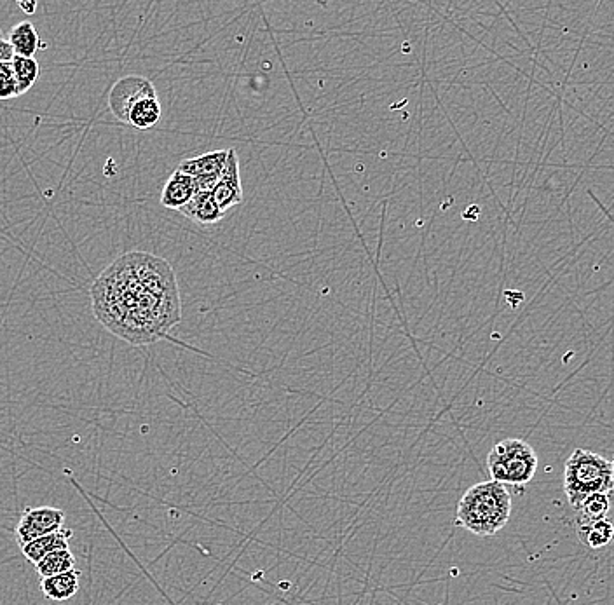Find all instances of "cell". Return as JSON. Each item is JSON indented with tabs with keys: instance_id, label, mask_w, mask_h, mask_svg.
Wrapping results in <instances>:
<instances>
[{
	"instance_id": "1",
	"label": "cell",
	"mask_w": 614,
	"mask_h": 605,
	"mask_svg": "<svg viewBox=\"0 0 614 605\" xmlns=\"http://www.w3.org/2000/svg\"><path fill=\"white\" fill-rule=\"evenodd\" d=\"M96 318L119 339L145 346L180 321V295L170 264L131 252L110 264L91 286Z\"/></svg>"
},
{
	"instance_id": "2",
	"label": "cell",
	"mask_w": 614,
	"mask_h": 605,
	"mask_svg": "<svg viewBox=\"0 0 614 605\" xmlns=\"http://www.w3.org/2000/svg\"><path fill=\"white\" fill-rule=\"evenodd\" d=\"M512 517V496L505 485L482 482L471 485L458 504V524L475 536L498 534Z\"/></svg>"
},
{
	"instance_id": "3",
	"label": "cell",
	"mask_w": 614,
	"mask_h": 605,
	"mask_svg": "<svg viewBox=\"0 0 614 605\" xmlns=\"http://www.w3.org/2000/svg\"><path fill=\"white\" fill-rule=\"evenodd\" d=\"M614 482L613 463L590 450L576 449L567 457L564 468V490L574 510L587 497L611 494Z\"/></svg>"
},
{
	"instance_id": "4",
	"label": "cell",
	"mask_w": 614,
	"mask_h": 605,
	"mask_svg": "<svg viewBox=\"0 0 614 605\" xmlns=\"http://www.w3.org/2000/svg\"><path fill=\"white\" fill-rule=\"evenodd\" d=\"M492 482L524 487L538 471V456L533 447L519 438L496 443L487 456Z\"/></svg>"
},
{
	"instance_id": "5",
	"label": "cell",
	"mask_w": 614,
	"mask_h": 605,
	"mask_svg": "<svg viewBox=\"0 0 614 605\" xmlns=\"http://www.w3.org/2000/svg\"><path fill=\"white\" fill-rule=\"evenodd\" d=\"M65 524V511L53 506L27 508L21 513L20 522L14 529V536L20 546L44 538L53 532L62 531Z\"/></svg>"
},
{
	"instance_id": "6",
	"label": "cell",
	"mask_w": 614,
	"mask_h": 605,
	"mask_svg": "<svg viewBox=\"0 0 614 605\" xmlns=\"http://www.w3.org/2000/svg\"><path fill=\"white\" fill-rule=\"evenodd\" d=\"M149 96H157L156 88L149 79L140 77V75H126L110 89V112L119 121L128 123V116H130L131 109L135 107V103L144 100V98H149Z\"/></svg>"
},
{
	"instance_id": "7",
	"label": "cell",
	"mask_w": 614,
	"mask_h": 605,
	"mask_svg": "<svg viewBox=\"0 0 614 605\" xmlns=\"http://www.w3.org/2000/svg\"><path fill=\"white\" fill-rule=\"evenodd\" d=\"M212 198L222 213H226L227 210H231L232 206L243 201L238 154L234 149L227 150L226 164L220 171L219 184L213 189Z\"/></svg>"
},
{
	"instance_id": "8",
	"label": "cell",
	"mask_w": 614,
	"mask_h": 605,
	"mask_svg": "<svg viewBox=\"0 0 614 605\" xmlns=\"http://www.w3.org/2000/svg\"><path fill=\"white\" fill-rule=\"evenodd\" d=\"M194 194H196L194 178L184 175L180 171H175L168 178V182L161 192V204L168 210H180L194 198Z\"/></svg>"
},
{
	"instance_id": "9",
	"label": "cell",
	"mask_w": 614,
	"mask_h": 605,
	"mask_svg": "<svg viewBox=\"0 0 614 605\" xmlns=\"http://www.w3.org/2000/svg\"><path fill=\"white\" fill-rule=\"evenodd\" d=\"M79 588H81V572L77 569L41 581V592L44 593V597L55 602L72 599L79 592Z\"/></svg>"
},
{
	"instance_id": "10",
	"label": "cell",
	"mask_w": 614,
	"mask_h": 605,
	"mask_svg": "<svg viewBox=\"0 0 614 605\" xmlns=\"http://www.w3.org/2000/svg\"><path fill=\"white\" fill-rule=\"evenodd\" d=\"M72 534H74V532L70 531V529H62V531L53 532V534H49V536H44V538L35 539V541L23 544V546H20L21 553L25 555L28 562H32V564L35 565L39 560H42V558L48 557L49 553H53V551L67 550Z\"/></svg>"
},
{
	"instance_id": "11",
	"label": "cell",
	"mask_w": 614,
	"mask_h": 605,
	"mask_svg": "<svg viewBox=\"0 0 614 605\" xmlns=\"http://www.w3.org/2000/svg\"><path fill=\"white\" fill-rule=\"evenodd\" d=\"M178 211L201 225L217 224L224 217V213L213 201L212 192H196L194 198Z\"/></svg>"
},
{
	"instance_id": "12",
	"label": "cell",
	"mask_w": 614,
	"mask_h": 605,
	"mask_svg": "<svg viewBox=\"0 0 614 605\" xmlns=\"http://www.w3.org/2000/svg\"><path fill=\"white\" fill-rule=\"evenodd\" d=\"M7 42L13 48L14 56H23V58H34L35 53L42 48L39 32L30 21H21L18 25H14L9 32Z\"/></svg>"
},
{
	"instance_id": "13",
	"label": "cell",
	"mask_w": 614,
	"mask_h": 605,
	"mask_svg": "<svg viewBox=\"0 0 614 605\" xmlns=\"http://www.w3.org/2000/svg\"><path fill=\"white\" fill-rule=\"evenodd\" d=\"M227 150H215V152H208L203 156L191 157V159H185L182 163L178 164L177 171L189 175V177H203V175H215L220 173L224 164H226Z\"/></svg>"
},
{
	"instance_id": "14",
	"label": "cell",
	"mask_w": 614,
	"mask_h": 605,
	"mask_svg": "<svg viewBox=\"0 0 614 605\" xmlns=\"http://www.w3.org/2000/svg\"><path fill=\"white\" fill-rule=\"evenodd\" d=\"M576 529H578V538H580L581 543L585 544L590 550L606 548L613 539V524L609 522L608 518L595 520V522H576Z\"/></svg>"
},
{
	"instance_id": "15",
	"label": "cell",
	"mask_w": 614,
	"mask_h": 605,
	"mask_svg": "<svg viewBox=\"0 0 614 605\" xmlns=\"http://www.w3.org/2000/svg\"><path fill=\"white\" fill-rule=\"evenodd\" d=\"M163 116V107L157 96H149L140 102L135 103L128 116V123L135 126L137 130H151Z\"/></svg>"
},
{
	"instance_id": "16",
	"label": "cell",
	"mask_w": 614,
	"mask_h": 605,
	"mask_svg": "<svg viewBox=\"0 0 614 605\" xmlns=\"http://www.w3.org/2000/svg\"><path fill=\"white\" fill-rule=\"evenodd\" d=\"M72 569H76V557L69 548L53 551V553H49L48 557L42 558L35 564V571L42 579L58 576V574L72 571Z\"/></svg>"
},
{
	"instance_id": "17",
	"label": "cell",
	"mask_w": 614,
	"mask_h": 605,
	"mask_svg": "<svg viewBox=\"0 0 614 605\" xmlns=\"http://www.w3.org/2000/svg\"><path fill=\"white\" fill-rule=\"evenodd\" d=\"M11 65L18 86V96L23 95L41 77V65L35 58H23V56H14Z\"/></svg>"
},
{
	"instance_id": "18",
	"label": "cell",
	"mask_w": 614,
	"mask_h": 605,
	"mask_svg": "<svg viewBox=\"0 0 614 605\" xmlns=\"http://www.w3.org/2000/svg\"><path fill=\"white\" fill-rule=\"evenodd\" d=\"M609 508V494H594V496L587 497L583 503L576 508L578 511V522H595V520H602V518H608Z\"/></svg>"
},
{
	"instance_id": "19",
	"label": "cell",
	"mask_w": 614,
	"mask_h": 605,
	"mask_svg": "<svg viewBox=\"0 0 614 605\" xmlns=\"http://www.w3.org/2000/svg\"><path fill=\"white\" fill-rule=\"evenodd\" d=\"M18 96V86L14 79L11 62H0V100H11Z\"/></svg>"
},
{
	"instance_id": "20",
	"label": "cell",
	"mask_w": 614,
	"mask_h": 605,
	"mask_svg": "<svg viewBox=\"0 0 614 605\" xmlns=\"http://www.w3.org/2000/svg\"><path fill=\"white\" fill-rule=\"evenodd\" d=\"M220 173L215 175H203V177L194 178V187L196 192H213V189L219 184Z\"/></svg>"
},
{
	"instance_id": "21",
	"label": "cell",
	"mask_w": 614,
	"mask_h": 605,
	"mask_svg": "<svg viewBox=\"0 0 614 605\" xmlns=\"http://www.w3.org/2000/svg\"><path fill=\"white\" fill-rule=\"evenodd\" d=\"M14 58L13 48L7 39H0V62H11Z\"/></svg>"
},
{
	"instance_id": "22",
	"label": "cell",
	"mask_w": 614,
	"mask_h": 605,
	"mask_svg": "<svg viewBox=\"0 0 614 605\" xmlns=\"http://www.w3.org/2000/svg\"><path fill=\"white\" fill-rule=\"evenodd\" d=\"M18 7L27 14H34L37 4L35 2H18Z\"/></svg>"
},
{
	"instance_id": "23",
	"label": "cell",
	"mask_w": 614,
	"mask_h": 605,
	"mask_svg": "<svg viewBox=\"0 0 614 605\" xmlns=\"http://www.w3.org/2000/svg\"><path fill=\"white\" fill-rule=\"evenodd\" d=\"M0 39H4V32H2V28H0Z\"/></svg>"
}]
</instances>
